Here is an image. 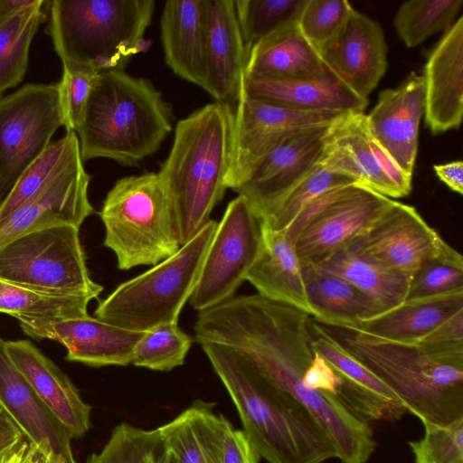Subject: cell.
I'll return each instance as SVG.
<instances>
[{
  "instance_id": "obj_1",
  "label": "cell",
  "mask_w": 463,
  "mask_h": 463,
  "mask_svg": "<svg viewBox=\"0 0 463 463\" xmlns=\"http://www.w3.org/2000/svg\"><path fill=\"white\" fill-rule=\"evenodd\" d=\"M194 330L199 345L235 352L273 386L301 402L326 431L337 458H354L371 443L373 430L364 419L338 396L302 383L315 352L309 314L259 294L243 295L199 312Z\"/></svg>"
},
{
  "instance_id": "obj_2",
  "label": "cell",
  "mask_w": 463,
  "mask_h": 463,
  "mask_svg": "<svg viewBox=\"0 0 463 463\" xmlns=\"http://www.w3.org/2000/svg\"><path fill=\"white\" fill-rule=\"evenodd\" d=\"M240 416L243 432L269 463H323L336 458L317 418L246 360L219 345H200Z\"/></svg>"
},
{
  "instance_id": "obj_3",
  "label": "cell",
  "mask_w": 463,
  "mask_h": 463,
  "mask_svg": "<svg viewBox=\"0 0 463 463\" xmlns=\"http://www.w3.org/2000/svg\"><path fill=\"white\" fill-rule=\"evenodd\" d=\"M233 143V108L209 103L180 119L159 179L170 200L181 245L207 222L227 187Z\"/></svg>"
},
{
  "instance_id": "obj_4",
  "label": "cell",
  "mask_w": 463,
  "mask_h": 463,
  "mask_svg": "<svg viewBox=\"0 0 463 463\" xmlns=\"http://www.w3.org/2000/svg\"><path fill=\"white\" fill-rule=\"evenodd\" d=\"M173 119L171 104L149 80L124 69L101 71L76 131L81 158L135 165L159 149Z\"/></svg>"
},
{
  "instance_id": "obj_5",
  "label": "cell",
  "mask_w": 463,
  "mask_h": 463,
  "mask_svg": "<svg viewBox=\"0 0 463 463\" xmlns=\"http://www.w3.org/2000/svg\"><path fill=\"white\" fill-rule=\"evenodd\" d=\"M320 324L420 421L446 425L463 417V357L433 354L416 344L351 326Z\"/></svg>"
},
{
  "instance_id": "obj_6",
  "label": "cell",
  "mask_w": 463,
  "mask_h": 463,
  "mask_svg": "<svg viewBox=\"0 0 463 463\" xmlns=\"http://www.w3.org/2000/svg\"><path fill=\"white\" fill-rule=\"evenodd\" d=\"M47 33L63 70L99 73L124 69L146 52L154 0H52Z\"/></svg>"
},
{
  "instance_id": "obj_7",
  "label": "cell",
  "mask_w": 463,
  "mask_h": 463,
  "mask_svg": "<svg viewBox=\"0 0 463 463\" xmlns=\"http://www.w3.org/2000/svg\"><path fill=\"white\" fill-rule=\"evenodd\" d=\"M104 245L118 269L155 266L174 255L181 241L175 216L157 173L118 179L99 212Z\"/></svg>"
},
{
  "instance_id": "obj_8",
  "label": "cell",
  "mask_w": 463,
  "mask_h": 463,
  "mask_svg": "<svg viewBox=\"0 0 463 463\" xmlns=\"http://www.w3.org/2000/svg\"><path fill=\"white\" fill-rule=\"evenodd\" d=\"M216 228L217 222L208 220L174 255L119 284L99 301L95 317L134 331L178 322L198 283Z\"/></svg>"
},
{
  "instance_id": "obj_9",
  "label": "cell",
  "mask_w": 463,
  "mask_h": 463,
  "mask_svg": "<svg viewBox=\"0 0 463 463\" xmlns=\"http://www.w3.org/2000/svg\"><path fill=\"white\" fill-rule=\"evenodd\" d=\"M0 280L45 294L90 300L103 290L90 276L80 228L72 225L32 231L1 245Z\"/></svg>"
},
{
  "instance_id": "obj_10",
  "label": "cell",
  "mask_w": 463,
  "mask_h": 463,
  "mask_svg": "<svg viewBox=\"0 0 463 463\" xmlns=\"http://www.w3.org/2000/svg\"><path fill=\"white\" fill-rule=\"evenodd\" d=\"M394 200L360 184L312 201L286 232L303 263H317L365 232Z\"/></svg>"
},
{
  "instance_id": "obj_11",
  "label": "cell",
  "mask_w": 463,
  "mask_h": 463,
  "mask_svg": "<svg viewBox=\"0 0 463 463\" xmlns=\"http://www.w3.org/2000/svg\"><path fill=\"white\" fill-rule=\"evenodd\" d=\"M61 126L58 83H28L0 99V203Z\"/></svg>"
},
{
  "instance_id": "obj_12",
  "label": "cell",
  "mask_w": 463,
  "mask_h": 463,
  "mask_svg": "<svg viewBox=\"0 0 463 463\" xmlns=\"http://www.w3.org/2000/svg\"><path fill=\"white\" fill-rule=\"evenodd\" d=\"M261 246V221L247 200H232L217 228L189 303L199 312L232 298L246 280Z\"/></svg>"
},
{
  "instance_id": "obj_13",
  "label": "cell",
  "mask_w": 463,
  "mask_h": 463,
  "mask_svg": "<svg viewBox=\"0 0 463 463\" xmlns=\"http://www.w3.org/2000/svg\"><path fill=\"white\" fill-rule=\"evenodd\" d=\"M345 113L300 111L241 93L233 109V143L227 189L235 190L275 147L302 132L326 127Z\"/></svg>"
},
{
  "instance_id": "obj_14",
  "label": "cell",
  "mask_w": 463,
  "mask_h": 463,
  "mask_svg": "<svg viewBox=\"0 0 463 463\" xmlns=\"http://www.w3.org/2000/svg\"><path fill=\"white\" fill-rule=\"evenodd\" d=\"M391 199L407 196L411 180L371 134L364 112H347L327 128L319 161Z\"/></svg>"
},
{
  "instance_id": "obj_15",
  "label": "cell",
  "mask_w": 463,
  "mask_h": 463,
  "mask_svg": "<svg viewBox=\"0 0 463 463\" xmlns=\"http://www.w3.org/2000/svg\"><path fill=\"white\" fill-rule=\"evenodd\" d=\"M448 245L413 206L395 200L365 232L347 244L410 282Z\"/></svg>"
},
{
  "instance_id": "obj_16",
  "label": "cell",
  "mask_w": 463,
  "mask_h": 463,
  "mask_svg": "<svg viewBox=\"0 0 463 463\" xmlns=\"http://www.w3.org/2000/svg\"><path fill=\"white\" fill-rule=\"evenodd\" d=\"M329 126L310 129L285 140L270 151L234 190L247 200L260 221L319 163Z\"/></svg>"
},
{
  "instance_id": "obj_17",
  "label": "cell",
  "mask_w": 463,
  "mask_h": 463,
  "mask_svg": "<svg viewBox=\"0 0 463 463\" xmlns=\"http://www.w3.org/2000/svg\"><path fill=\"white\" fill-rule=\"evenodd\" d=\"M90 178L80 160L43 186L0 222V246L39 229L60 225L80 228L94 213L88 196Z\"/></svg>"
},
{
  "instance_id": "obj_18",
  "label": "cell",
  "mask_w": 463,
  "mask_h": 463,
  "mask_svg": "<svg viewBox=\"0 0 463 463\" xmlns=\"http://www.w3.org/2000/svg\"><path fill=\"white\" fill-rule=\"evenodd\" d=\"M424 109V80L422 75L411 71L399 86L382 90L376 105L366 115L373 137L410 178L413 175Z\"/></svg>"
},
{
  "instance_id": "obj_19",
  "label": "cell",
  "mask_w": 463,
  "mask_h": 463,
  "mask_svg": "<svg viewBox=\"0 0 463 463\" xmlns=\"http://www.w3.org/2000/svg\"><path fill=\"white\" fill-rule=\"evenodd\" d=\"M0 410L55 463H77L72 438L18 370L0 337Z\"/></svg>"
},
{
  "instance_id": "obj_20",
  "label": "cell",
  "mask_w": 463,
  "mask_h": 463,
  "mask_svg": "<svg viewBox=\"0 0 463 463\" xmlns=\"http://www.w3.org/2000/svg\"><path fill=\"white\" fill-rule=\"evenodd\" d=\"M318 52L326 68L364 99H368L388 67L383 29L356 10L343 32Z\"/></svg>"
},
{
  "instance_id": "obj_21",
  "label": "cell",
  "mask_w": 463,
  "mask_h": 463,
  "mask_svg": "<svg viewBox=\"0 0 463 463\" xmlns=\"http://www.w3.org/2000/svg\"><path fill=\"white\" fill-rule=\"evenodd\" d=\"M424 119L432 135L458 129L463 115V16L445 31L423 69Z\"/></svg>"
},
{
  "instance_id": "obj_22",
  "label": "cell",
  "mask_w": 463,
  "mask_h": 463,
  "mask_svg": "<svg viewBox=\"0 0 463 463\" xmlns=\"http://www.w3.org/2000/svg\"><path fill=\"white\" fill-rule=\"evenodd\" d=\"M207 80L205 91L217 102L236 106L243 89L248 54L234 0H204Z\"/></svg>"
},
{
  "instance_id": "obj_23",
  "label": "cell",
  "mask_w": 463,
  "mask_h": 463,
  "mask_svg": "<svg viewBox=\"0 0 463 463\" xmlns=\"http://www.w3.org/2000/svg\"><path fill=\"white\" fill-rule=\"evenodd\" d=\"M313 348L343 380L337 396L354 413L372 420H397L407 412L396 395L343 348L312 317Z\"/></svg>"
},
{
  "instance_id": "obj_24",
  "label": "cell",
  "mask_w": 463,
  "mask_h": 463,
  "mask_svg": "<svg viewBox=\"0 0 463 463\" xmlns=\"http://www.w3.org/2000/svg\"><path fill=\"white\" fill-rule=\"evenodd\" d=\"M6 351L33 391L72 439L91 427V406L70 378L28 340L6 341Z\"/></svg>"
},
{
  "instance_id": "obj_25",
  "label": "cell",
  "mask_w": 463,
  "mask_h": 463,
  "mask_svg": "<svg viewBox=\"0 0 463 463\" xmlns=\"http://www.w3.org/2000/svg\"><path fill=\"white\" fill-rule=\"evenodd\" d=\"M145 331L126 329L97 317L69 318L48 326L40 339H52L67 349L66 360L91 367L131 364Z\"/></svg>"
},
{
  "instance_id": "obj_26",
  "label": "cell",
  "mask_w": 463,
  "mask_h": 463,
  "mask_svg": "<svg viewBox=\"0 0 463 463\" xmlns=\"http://www.w3.org/2000/svg\"><path fill=\"white\" fill-rule=\"evenodd\" d=\"M160 32L167 66L181 79L205 90L204 0L166 1L161 14Z\"/></svg>"
},
{
  "instance_id": "obj_27",
  "label": "cell",
  "mask_w": 463,
  "mask_h": 463,
  "mask_svg": "<svg viewBox=\"0 0 463 463\" xmlns=\"http://www.w3.org/2000/svg\"><path fill=\"white\" fill-rule=\"evenodd\" d=\"M242 93L285 108L310 112H364L368 99L351 90L329 70L315 78L244 77Z\"/></svg>"
},
{
  "instance_id": "obj_28",
  "label": "cell",
  "mask_w": 463,
  "mask_h": 463,
  "mask_svg": "<svg viewBox=\"0 0 463 463\" xmlns=\"http://www.w3.org/2000/svg\"><path fill=\"white\" fill-rule=\"evenodd\" d=\"M260 296L300 309L312 317L302 262L285 232L261 222V246L246 275Z\"/></svg>"
},
{
  "instance_id": "obj_29",
  "label": "cell",
  "mask_w": 463,
  "mask_h": 463,
  "mask_svg": "<svg viewBox=\"0 0 463 463\" xmlns=\"http://www.w3.org/2000/svg\"><path fill=\"white\" fill-rule=\"evenodd\" d=\"M214 403L194 401L158 427L163 447L176 463H223V443L231 421L214 411Z\"/></svg>"
},
{
  "instance_id": "obj_30",
  "label": "cell",
  "mask_w": 463,
  "mask_h": 463,
  "mask_svg": "<svg viewBox=\"0 0 463 463\" xmlns=\"http://www.w3.org/2000/svg\"><path fill=\"white\" fill-rule=\"evenodd\" d=\"M327 69L306 39L298 21L255 43L247 59L245 77L295 80L319 77Z\"/></svg>"
},
{
  "instance_id": "obj_31",
  "label": "cell",
  "mask_w": 463,
  "mask_h": 463,
  "mask_svg": "<svg viewBox=\"0 0 463 463\" xmlns=\"http://www.w3.org/2000/svg\"><path fill=\"white\" fill-rule=\"evenodd\" d=\"M460 310L463 291L406 299L361 321L354 328L387 340L415 343Z\"/></svg>"
},
{
  "instance_id": "obj_32",
  "label": "cell",
  "mask_w": 463,
  "mask_h": 463,
  "mask_svg": "<svg viewBox=\"0 0 463 463\" xmlns=\"http://www.w3.org/2000/svg\"><path fill=\"white\" fill-rule=\"evenodd\" d=\"M303 279L312 317L327 326L356 327L383 311L348 281L302 262Z\"/></svg>"
},
{
  "instance_id": "obj_33",
  "label": "cell",
  "mask_w": 463,
  "mask_h": 463,
  "mask_svg": "<svg viewBox=\"0 0 463 463\" xmlns=\"http://www.w3.org/2000/svg\"><path fill=\"white\" fill-rule=\"evenodd\" d=\"M312 264L348 281L383 311L407 298L410 280L406 277L347 245Z\"/></svg>"
},
{
  "instance_id": "obj_34",
  "label": "cell",
  "mask_w": 463,
  "mask_h": 463,
  "mask_svg": "<svg viewBox=\"0 0 463 463\" xmlns=\"http://www.w3.org/2000/svg\"><path fill=\"white\" fill-rule=\"evenodd\" d=\"M91 300L82 297L45 294L0 280V313L20 321L23 331L34 339L51 325L88 316Z\"/></svg>"
},
{
  "instance_id": "obj_35",
  "label": "cell",
  "mask_w": 463,
  "mask_h": 463,
  "mask_svg": "<svg viewBox=\"0 0 463 463\" xmlns=\"http://www.w3.org/2000/svg\"><path fill=\"white\" fill-rule=\"evenodd\" d=\"M82 160L76 132L52 141L26 167L0 203V222L12 214L43 186ZM83 161V160H82Z\"/></svg>"
},
{
  "instance_id": "obj_36",
  "label": "cell",
  "mask_w": 463,
  "mask_h": 463,
  "mask_svg": "<svg viewBox=\"0 0 463 463\" xmlns=\"http://www.w3.org/2000/svg\"><path fill=\"white\" fill-rule=\"evenodd\" d=\"M41 0L14 16L0 23V99L23 81L29 62L32 41L46 20Z\"/></svg>"
},
{
  "instance_id": "obj_37",
  "label": "cell",
  "mask_w": 463,
  "mask_h": 463,
  "mask_svg": "<svg viewBox=\"0 0 463 463\" xmlns=\"http://www.w3.org/2000/svg\"><path fill=\"white\" fill-rule=\"evenodd\" d=\"M462 5L463 0L406 1L394 16L396 33L407 47H415L432 34L448 30Z\"/></svg>"
},
{
  "instance_id": "obj_38",
  "label": "cell",
  "mask_w": 463,
  "mask_h": 463,
  "mask_svg": "<svg viewBox=\"0 0 463 463\" xmlns=\"http://www.w3.org/2000/svg\"><path fill=\"white\" fill-rule=\"evenodd\" d=\"M307 0H235L244 48L251 47L281 27L297 22Z\"/></svg>"
},
{
  "instance_id": "obj_39",
  "label": "cell",
  "mask_w": 463,
  "mask_h": 463,
  "mask_svg": "<svg viewBox=\"0 0 463 463\" xmlns=\"http://www.w3.org/2000/svg\"><path fill=\"white\" fill-rule=\"evenodd\" d=\"M351 184L358 183L319 162L281 198L261 222L275 231L286 232L312 201L333 188Z\"/></svg>"
},
{
  "instance_id": "obj_40",
  "label": "cell",
  "mask_w": 463,
  "mask_h": 463,
  "mask_svg": "<svg viewBox=\"0 0 463 463\" xmlns=\"http://www.w3.org/2000/svg\"><path fill=\"white\" fill-rule=\"evenodd\" d=\"M164 450L158 429L144 430L124 421L84 463H161Z\"/></svg>"
},
{
  "instance_id": "obj_41",
  "label": "cell",
  "mask_w": 463,
  "mask_h": 463,
  "mask_svg": "<svg viewBox=\"0 0 463 463\" xmlns=\"http://www.w3.org/2000/svg\"><path fill=\"white\" fill-rule=\"evenodd\" d=\"M193 338L178 322L166 323L145 331L137 343L131 364L154 371L168 372L184 364Z\"/></svg>"
},
{
  "instance_id": "obj_42",
  "label": "cell",
  "mask_w": 463,
  "mask_h": 463,
  "mask_svg": "<svg viewBox=\"0 0 463 463\" xmlns=\"http://www.w3.org/2000/svg\"><path fill=\"white\" fill-rule=\"evenodd\" d=\"M354 10L345 0H307L298 25L306 39L319 52L343 32Z\"/></svg>"
},
{
  "instance_id": "obj_43",
  "label": "cell",
  "mask_w": 463,
  "mask_h": 463,
  "mask_svg": "<svg viewBox=\"0 0 463 463\" xmlns=\"http://www.w3.org/2000/svg\"><path fill=\"white\" fill-rule=\"evenodd\" d=\"M463 291V258L449 244L428 261L410 282L406 299Z\"/></svg>"
},
{
  "instance_id": "obj_44",
  "label": "cell",
  "mask_w": 463,
  "mask_h": 463,
  "mask_svg": "<svg viewBox=\"0 0 463 463\" xmlns=\"http://www.w3.org/2000/svg\"><path fill=\"white\" fill-rule=\"evenodd\" d=\"M421 422L424 436L408 443L414 463H463V417L446 425Z\"/></svg>"
},
{
  "instance_id": "obj_45",
  "label": "cell",
  "mask_w": 463,
  "mask_h": 463,
  "mask_svg": "<svg viewBox=\"0 0 463 463\" xmlns=\"http://www.w3.org/2000/svg\"><path fill=\"white\" fill-rule=\"evenodd\" d=\"M98 73L63 70L58 82L67 132L80 128Z\"/></svg>"
},
{
  "instance_id": "obj_46",
  "label": "cell",
  "mask_w": 463,
  "mask_h": 463,
  "mask_svg": "<svg viewBox=\"0 0 463 463\" xmlns=\"http://www.w3.org/2000/svg\"><path fill=\"white\" fill-rule=\"evenodd\" d=\"M302 383L308 390L337 396L343 380L330 364L315 351L313 358L303 374Z\"/></svg>"
},
{
  "instance_id": "obj_47",
  "label": "cell",
  "mask_w": 463,
  "mask_h": 463,
  "mask_svg": "<svg viewBox=\"0 0 463 463\" xmlns=\"http://www.w3.org/2000/svg\"><path fill=\"white\" fill-rule=\"evenodd\" d=\"M260 457L242 430L231 423L223 443V463H259Z\"/></svg>"
},
{
  "instance_id": "obj_48",
  "label": "cell",
  "mask_w": 463,
  "mask_h": 463,
  "mask_svg": "<svg viewBox=\"0 0 463 463\" xmlns=\"http://www.w3.org/2000/svg\"><path fill=\"white\" fill-rule=\"evenodd\" d=\"M0 463H55L39 446L26 439Z\"/></svg>"
},
{
  "instance_id": "obj_49",
  "label": "cell",
  "mask_w": 463,
  "mask_h": 463,
  "mask_svg": "<svg viewBox=\"0 0 463 463\" xmlns=\"http://www.w3.org/2000/svg\"><path fill=\"white\" fill-rule=\"evenodd\" d=\"M27 439L0 410V462Z\"/></svg>"
},
{
  "instance_id": "obj_50",
  "label": "cell",
  "mask_w": 463,
  "mask_h": 463,
  "mask_svg": "<svg viewBox=\"0 0 463 463\" xmlns=\"http://www.w3.org/2000/svg\"><path fill=\"white\" fill-rule=\"evenodd\" d=\"M435 174L452 191L462 194L463 193V163L457 160L446 164L433 165Z\"/></svg>"
},
{
  "instance_id": "obj_51",
  "label": "cell",
  "mask_w": 463,
  "mask_h": 463,
  "mask_svg": "<svg viewBox=\"0 0 463 463\" xmlns=\"http://www.w3.org/2000/svg\"><path fill=\"white\" fill-rule=\"evenodd\" d=\"M41 0H0V23L40 3Z\"/></svg>"
},
{
  "instance_id": "obj_52",
  "label": "cell",
  "mask_w": 463,
  "mask_h": 463,
  "mask_svg": "<svg viewBox=\"0 0 463 463\" xmlns=\"http://www.w3.org/2000/svg\"><path fill=\"white\" fill-rule=\"evenodd\" d=\"M161 463H176L174 456L166 450H164Z\"/></svg>"
}]
</instances>
